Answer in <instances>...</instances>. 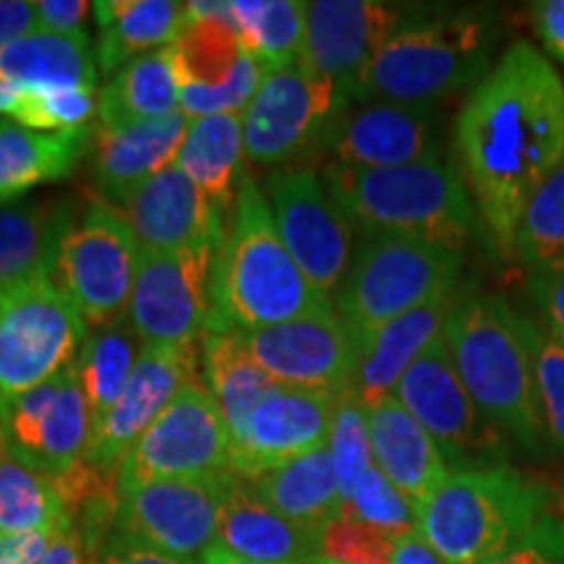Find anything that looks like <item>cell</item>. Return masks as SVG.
<instances>
[{"label":"cell","instance_id":"1","mask_svg":"<svg viewBox=\"0 0 564 564\" xmlns=\"http://www.w3.org/2000/svg\"><path fill=\"white\" fill-rule=\"evenodd\" d=\"M455 154L486 238L514 257L528 202L564 162V79L546 53L518 40L499 55L457 112Z\"/></svg>","mask_w":564,"mask_h":564},{"label":"cell","instance_id":"2","mask_svg":"<svg viewBox=\"0 0 564 564\" xmlns=\"http://www.w3.org/2000/svg\"><path fill=\"white\" fill-rule=\"evenodd\" d=\"M442 337L478 411L514 447L546 455L552 444L535 392L533 358L512 303L502 293L460 288Z\"/></svg>","mask_w":564,"mask_h":564},{"label":"cell","instance_id":"3","mask_svg":"<svg viewBox=\"0 0 564 564\" xmlns=\"http://www.w3.org/2000/svg\"><path fill=\"white\" fill-rule=\"evenodd\" d=\"M327 295L295 264L274 225L270 202L243 173L236 207L212 270L207 333H253L329 306Z\"/></svg>","mask_w":564,"mask_h":564},{"label":"cell","instance_id":"4","mask_svg":"<svg viewBox=\"0 0 564 564\" xmlns=\"http://www.w3.org/2000/svg\"><path fill=\"white\" fill-rule=\"evenodd\" d=\"M499 37L502 19L494 9L413 11L366 68L350 102L434 108L489 74Z\"/></svg>","mask_w":564,"mask_h":564},{"label":"cell","instance_id":"5","mask_svg":"<svg viewBox=\"0 0 564 564\" xmlns=\"http://www.w3.org/2000/svg\"><path fill=\"white\" fill-rule=\"evenodd\" d=\"M322 178L364 236L419 238L463 253L481 225L457 162L447 158L400 167L324 162Z\"/></svg>","mask_w":564,"mask_h":564},{"label":"cell","instance_id":"6","mask_svg":"<svg viewBox=\"0 0 564 564\" xmlns=\"http://www.w3.org/2000/svg\"><path fill=\"white\" fill-rule=\"evenodd\" d=\"M549 491L512 465L449 470L419 505V533L444 564H489L546 518Z\"/></svg>","mask_w":564,"mask_h":564},{"label":"cell","instance_id":"7","mask_svg":"<svg viewBox=\"0 0 564 564\" xmlns=\"http://www.w3.org/2000/svg\"><path fill=\"white\" fill-rule=\"evenodd\" d=\"M460 272V251L405 236H364L335 293V312L358 345L423 303L455 293Z\"/></svg>","mask_w":564,"mask_h":564},{"label":"cell","instance_id":"8","mask_svg":"<svg viewBox=\"0 0 564 564\" xmlns=\"http://www.w3.org/2000/svg\"><path fill=\"white\" fill-rule=\"evenodd\" d=\"M87 335V322L47 270L0 288V405L66 371Z\"/></svg>","mask_w":564,"mask_h":564},{"label":"cell","instance_id":"9","mask_svg":"<svg viewBox=\"0 0 564 564\" xmlns=\"http://www.w3.org/2000/svg\"><path fill=\"white\" fill-rule=\"evenodd\" d=\"M139 253L131 225L97 202L76 225L63 223L47 274L87 327H100L129 312Z\"/></svg>","mask_w":564,"mask_h":564},{"label":"cell","instance_id":"10","mask_svg":"<svg viewBox=\"0 0 564 564\" xmlns=\"http://www.w3.org/2000/svg\"><path fill=\"white\" fill-rule=\"evenodd\" d=\"M186 9L188 17L178 37L167 45L181 110L188 118L220 112L243 116L264 79V68L246 53L230 17V3L196 0L186 3Z\"/></svg>","mask_w":564,"mask_h":564},{"label":"cell","instance_id":"11","mask_svg":"<svg viewBox=\"0 0 564 564\" xmlns=\"http://www.w3.org/2000/svg\"><path fill=\"white\" fill-rule=\"evenodd\" d=\"M348 100L306 61L267 70L243 112V152L257 167H282L319 152V141Z\"/></svg>","mask_w":564,"mask_h":564},{"label":"cell","instance_id":"12","mask_svg":"<svg viewBox=\"0 0 564 564\" xmlns=\"http://www.w3.org/2000/svg\"><path fill=\"white\" fill-rule=\"evenodd\" d=\"M230 429L199 382L186 384L123 457L118 470L121 494L154 481L207 478L230 470Z\"/></svg>","mask_w":564,"mask_h":564},{"label":"cell","instance_id":"13","mask_svg":"<svg viewBox=\"0 0 564 564\" xmlns=\"http://www.w3.org/2000/svg\"><path fill=\"white\" fill-rule=\"evenodd\" d=\"M394 398L426 429L453 470L507 465L510 440L478 411L449 358L444 337L403 373Z\"/></svg>","mask_w":564,"mask_h":564},{"label":"cell","instance_id":"14","mask_svg":"<svg viewBox=\"0 0 564 564\" xmlns=\"http://www.w3.org/2000/svg\"><path fill=\"white\" fill-rule=\"evenodd\" d=\"M220 243L139 253L126 316L144 348H178L207 337L212 270Z\"/></svg>","mask_w":564,"mask_h":564},{"label":"cell","instance_id":"15","mask_svg":"<svg viewBox=\"0 0 564 564\" xmlns=\"http://www.w3.org/2000/svg\"><path fill=\"white\" fill-rule=\"evenodd\" d=\"M274 225L316 291L335 295L352 262V223L314 167L288 165L267 178Z\"/></svg>","mask_w":564,"mask_h":564},{"label":"cell","instance_id":"16","mask_svg":"<svg viewBox=\"0 0 564 564\" xmlns=\"http://www.w3.org/2000/svg\"><path fill=\"white\" fill-rule=\"evenodd\" d=\"M230 470L207 478L154 481L126 491L116 531L178 560L199 562L217 544Z\"/></svg>","mask_w":564,"mask_h":564},{"label":"cell","instance_id":"17","mask_svg":"<svg viewBox=\"0 0 564 564\" xmlns=\"http://www.w3.org/2000/svg\"><path fill=\"white\" fill-rule=\"evenodd\" d=\"M91 413L74 364L51 382L21 392L0 405V436L30 468L61 476L84 460Z\"/></svg>","mask_w":564,"mask_h":564},{"label":"cell","instance_id":"18","mask_svg":"<svg viewBox=\"0 0 564 564\" xmlns=\"http://www.w3.org/2000/svg\"><path fill=\"white\" fill-rule=\"evenodd\" d=\"M241 335L253 361L278 384L329 394L350 390L358 345L333 303L299 319Z\"/></svg>","mask_w":564,"mask_h":564},{"label":"cell","instance_id":"19","mask_svg":"<svg viewBox=\"0 0 564 564\" xmlns=\"http://www.w3.org/2000/svg\"><path fill=\"white\" fill-rule=\"evenodd\" d=\"M202 345L204 340L178 348H144L118 403L91 426L84 463L102 474H118L129 449L175 394L202 379Z\"/></svg>","mask_w":564,"mask_h":564},{"label":"cell","instance_id":"20","mask_svg":"<svg viewBox=\"0 0 564 564\" xmlns=\"http://www.w3.org/2000/svg\"><path fill=\"white\" fill-rule=\"evenodd\" d=\"M327 162L348 167H400L442 154L434 108L400 102H348L319 141Z\"/></svg>","mask_w":564,"mask_h":564},{"label":"cell","instance_id":"21","mask_svg":"<svg viewBox=\"0 0 564 564\" xmlns=\"http://www.w3.org/2000/svg\"><path fill=\"white\" fill-rule=\"evenodd\" d=\"M411 13L379 0H314L306 3L301 58L333 79L350 102L366 68Z\"/></svg>","mask_w":564,"mask_h":564},{"label":"cell","instance_id":"22","mask_svg":"<svg viewBox=\"0 0 564 564\" xmlns=\"http://www.w3.org/2000/svg\"><path fill=\"white\" fill-rule=\"evenodd\" d=\"M337 394L274 384L232 436L230 470L253 478L327 444Z\"/></svg>","mask_w":564,"mask_h":564},{"label":"cell","instance_id":"23","mask_svg":"<svg viewBox=\"0 0 564 564\" xmlns=\"http://www.w3.org/2000/svg\"><path fill=\"white\" fill-rule=\"evenodd\" d=\"M110 209L131 225L141 251H175L207 241L220 243L228 228L223 223V209L175 162Z\"/></svg>","mask_w":564,"mask_h":564},{"label":"cell","instance_id":"24","mask_svg":"<svg viewBox=\"0 0 564 564\" xmlns=\"http://www.w3.org/2000/svg\"><path fill=\"white\" fill-rule=\"evenodd\" d=\"M192 118L183 110L150 121L100 126L89 141V181L100 204L116 207L154 173L171 167Z\"/></svg>","mask_w":564,"mask_h":564},{"label":"cell","instance_id":"25","mask_svg":"<svg viewBox=\"0 0 564 564\" xmlns=\"http://www.w3.org/2000/svg\"><path fill=\"white\" fill-rule=\"evenodd\" d=\"M217 544L264 564H306L319 556V533L274 510L232 470L220 507Z\"/></svg>","mask_w":564,"mask_h":564},{"label":"cell","instance_id":"26","mask_svg":"<svg viewBox=\"0 0 564 564\" xmlns=\"http://www.w3.org/2000/svg\"><path fill=\"white\" fill-rule=\"evenodd\" d=\"M366 405L373 465L419 507L449 476V463L394 394Z\"/></svg>","mask_w":564,"mask_h":564},{"label":"cell","instance_id":"27","mask_svg":"<svg viewBox=\"0 0 564 564\" xmlns=\"http://www.w3.org/2000/svg\"><path fill=\"white\" fill-rule=\"evenodd\" d=\"M457 291L423 303L411 314L384 324L382 329H377L364 343H358V364L350 390L361 398V403L394 394L400 379L415 364V358L436 337H442L444 322H447Z\"/></svg>","mask_w":564,"mask_h":564},{"label":"cell","instance_id":"28","mask_svg":"<svg viewBox=\"0 0 564 564\" xmlns=\"http://www.w3.org/2000/svg\"><path fill=\"white\" fill-rule=\"evenodd\" d=\"M91 11L100 24L97 70L102 76H116L139 55L171 45L188 17L178 0H100Z\"/></svg>","mask_w":564,"mask_h":564},{"label":"cell","instance_id":"29","mask_svg":"<svg viewBox=\"0 0 564 564\" xmlns=\"http://www.w3.org/2000/svg\"><path fill=\"white\" fill-rule=\"evenodd\" d=\"M91 126L82 131L42 133L17 121H0V204L17 202L40 183L66 178L89 152Z\"/></svg>","mask_w":564,"mask_h":564},{"label":"cell","instance_id":"30","mask_svg":"<svg viewBox=\"0 0 564 564\" xmlns=\"http://www.w3.org/2000/svg\"><path fill=\"white\" fill-rule=\"evenodd\" d=\"M246 481L264 502L308 531L322 533V528L343 510L340 486H337L327 444L299 460L264 470Z\"/></svg>","mask_w":564,"mask_h":564},{"label":"cell","instance_id":"31","mask_svg":"<svg viewBox=\"0 0 564 564\" xmlns=\"http://www.w3.org/2000/svg\"><path fill=\"white\" fill-rule=\"evenodd\" d=\"M243 158V118L220 112L188 121L175 165L225 212L236 207Z\"/></svg>","mask_w":564,"mask_h":564},{"label":"cell","instance_id":"32","mask_svg":"<svg viewBox=\"0 0 564 564\" xmlns=\"http://www.w3.org/2000/svg\"><path fill=\"white\" fill-rule=\"evenodd\" d=\"M0 76L17 87H97L89 37L32 32L0 51Z\"/></svg>","mask_w":564,"mask_h":564},{"label":"cell","instance_id":"33","mask_svg":"<svg viewBox=\"0 0 564 564\" xmlns=\"http://www.w3.org/2000/svg\"><path fill=\"white\" fill-rule=\"evenodd\" d=\"M202 379L217 400L230 429V440L243 429L249 413L272 390L274 379L253 361L251 350L236 329L207 333L202 345Z\"/></svg>","mask_w":564,"mask_h":564},{"label":"cell","instance_id":"34","mask_svg":"<svg viewBox=\"0 0 564 564\" xmlns=\"http://www.w3.org/2000/svg\"><path fill=\"white\" fill-rule=\"evenodd\" d=\"M144 343L131 327L129 316L91 327L79 356L74 361L84 398H87L91 426L100 423L118 403L133 369H137Z\"/></svg>","mask_w":564,"mask_h":564},{"label":"cell","instance_id":"35","mask_svg":"<svg viewBox=\"0 0 564 564\" xmlns=\"http://www.w3.org/2000/svg\"><path fill=\"white\" fill-rule=\"evenodd\" d=\"M181 110V91L167 47L139 55L100 91V126H123Z\"/></svg>","mask_w":564,"mask_h":564},{"label":"cell","instance_id":"36","mask_svg":"<svg viewBox=\"0 0 564 564\" xmlns=\"http://www.w3.org/2000/svg\"><path fill=\"white\" fill-rule=\"evenodd\" d=\"M230 17L246 53L267 70L301 58L306 37V3L299 0H232Z\"/></svg>","mask_w":564,"mask_h":564},{"label":"cell","instance_id":"37","mask_svg":"<svg viewBox=\"0 0 564 564\" xmlns=\"http://www.w3.org/2000/svg\"><path fill=\"white\" fill-rule=\"evenodd\" d=\"M63 223L47 204H0V288L47 270Z\"/></svg>","mask_w":564,"mask_h":564},{"label":"cell","instance_id":"38","mask_svg":"<svg viewBox=\"0 0 564 564\" xmlns=\"http://www.w3.org/2000/svg\"><path fill=\"white\" fill-rule=\"evenodd\" d=\"M68 523L55 478L21 463L0 436V533L42 531Z\"/></svg>","mask_w":564,"mask_h":564},{"label":"cell","instance_id":"39","mask_svg":"<svg viewBox=\"0 0 564 564\" xmlns=\"http://www.w3.org/2000/svg\"><path fill=\"white\" fill-rule=\"evenodd\" d=\"M514 259L525 270L564 259V162L528 202L514 236Z\"/></svg>","mask_w":564,"mask_h":564},{"label":"cell","instance_id":"40","mask_svg":"<svg viewBox=\"0 0 564 564\" xmlns=\"http://www.w3.org/2000/svg\"><path fill=\"white\" fill-rule=\"evenodd\" d=\"M327 449H329V457H333L335 478H337V486H340V497L345 505L350 499L352 489L358 486V481H361V478L373 468L366 405L352 390H345L337 394Z\"/></svg>","mask_w":564,"mask_h":564},{"label":"cell","instance_id":"41","mask_svg":"<svg viewBox=\"0 0 564 564\" xmlns=\"http://www.w3.org/2000/svg\"><path fill=\"white\" fill-rule=\"evenodd\" d=\"M100 110L97 87H21L13 121L42 133L89 129Z\"/></svg>","mask_w":564,"mask_h":564},{"label":"cell","instance_id":"42","mask_svg":"<svg viewBox=\"0 0 564 564\" xmlns=\"http://www.w3.org/2000/svg\"><path fill=\"white\" fill-rule=\"evenodd\" d=\"M523 335L533 358L535 392L552 449L564 455V345L549 335L544 324L520 314Z\"/></svg>","mask_w":564,"mask_h":564},{"label":"cell","instance_id":"43","mask_svg":"<svg viewBox=\"0 0 564 564\" xmlns=\"http://www.w3.org/2000/svg\"><path fill=\"white\" fill-rule=\"evenodd\" d=\"M343 510L392 535H405L419 528V507L377 465L358 481Z\"/></svg>","mask_w":564,"mask_h":564},{"label":"cell","instance_id":"44","mask_svg":"<svg viewBox=\"0 0 564 564\" xmlns=\"http://www.w3.org/2000/svg\"><path fill=\"white\" fill-rule=\"evenodd\" d=\"M400 535L373 528L340 510L319 533V556L333 564H392Z\"/></svg>","mask_w":564,"mask_h":564},{"label":"cell","instance_id":"45","mask_svg":"<svg viewBox=\"0 0 564 564\" xmlns=\"http://www.w3.org/2000/svg\"><path fill=\"white\" fill-rule=\"evenodd\" d=\"M525 293L541 314V324L564 345V259L525 272Z\"/></svg>","mask_w":564,"mask_h":564},{"label":"cell","instance_id":"46","mask_svg":"<svg viewBox=\"0 0 564 564\" xmlns=\"http://www.w3.org/2000/svg\"><path fill=\"white\" fill-rule=\"evenodd\" d=\"M489 564H564L562 523L546 514L525 539H520Z\"/></svg>","mask_w":564,"mask_h":564},{"label":"cell","instance_id":"47","mask_svg":"<svg viewBox=\"0 0 564 564\" xmlns=\"http://www.w3.org/2000/svg\"><path fill=\"white\" fill-rule=\"evenodd\" d=\"M37 30L61 34V37H84V21L91 11V3L84 0H37Z\"/></svg>","mask_w":564,"mask_h":564},{"label":"cell","instance_id":"48","mask_svg":"<svg viewBox=\"0 0 564 564\" xmlns=\"http://www.w3.org/2000/svg\"><path fill=\"white\" fill-rule=\"evenodd\" d=\"M95 564H199V562H188V560H178V556L162 554L158 549L139 544V541L129 539V535L112 531L110 539L105 541V546L97 554Z\"/></svg>","mask_w":564,"mask_h":564},{"label":"cell","instance_id":"49","mask_svg":"<svg viewBox=\"0 0 564 564\" xmlns=\"http://www.w3.org/2000/svg\"><path fill=\"white\" fill-rule=\"evenodd\" d=\"M535 37L544 45L546 58L564 63V0H539L531 6Z\"/></svg>","mask_w":564,"mask_h":564},{"label":"cell","instance_id":"50","mask_svg":"<svg viewBox=\"0 0 564 564\" xmlns=\"http://www.w3.org/2000/svg\"><path fill=\"white\" fill-rule=\"evenodd\" d=\"M61 528H42V531L26 533H0V564H40Z\"/></svg>","mask_w":564,"mask_h":564},{"label":"cell","instance_id":"51","mask_svg":"<svg viewBox=\"0 0 564 564\" xmlns=\"http://www.w3.org/2000/svg\"><path fill=\"white\" fill-rule=\"evenodd\" d=\"M37 32V11L26 0H0V51Z\"/></svg>","mask_w":564,"mask_h":564},{"label":"cell","instance_id":"52","mask_svg":"<svg viewBox=\"0 0 564 564\" xmlns=\"http://www.w3.org/2000/svg\"><path fill=\"white\" fill-rule=\"evenodd\" d=\"M40 564H89L87 549H84V541L79 531L74 525H63L55 539L47 546L45 556H42Z\"/></svg>","mask_w":564,"mask_h":564},{"label":"cell","instance_id":"53","mask_svg":"<svg viewBox=\"0 0 564 564\" xmlns=\"http://www.w3.org/2000/svg\"><path fill=\"white\" fill-rule=\"evenodd\" d=\"M392 564H444L442 556L426 544V539L419 533V528L411 533L400 535L398 546H394Z\"/></svg>","mask_w":564,"mask_h":564},{"label":"cell","instance_id":"54","mask_svg":"<svg viewBox=\"0 0 564 564\" xmlns=\"http://www.w3.org/2000/svg\"><path fill=\"white\" fill-rule=\"evenodd\" d=\"M19 100H21V87L0 76V116L13 118V112L19 108Z\"/></svg>","mask_w":564,"mask_h":564},{"label":"cell","instance_id":"55","mask_svg":"<svg viewBox=\"0 0 564 564\" xmlns=\"http://www.w3.org/2000/svg\"><path fill=\"white\" fill-rule=\"evenodd\" d=\"M199 564H264V562L246 560V556H238V554L228 552V549H225L223 544H215L207 554L202 556Z\"/></svg>","mask_w":564,"mask_h":564},{"label":"cell","instance_id":"56","mask_svg":"<svg viewBox=\"0 0 564 564\" xmlns=\"http://www.w3.org/2000/svg\"><path fill=\"white\" fill-rule=\"evenodd\" d=\"M306 564H333V562H327V560H322V556H316V560H312V562H306Z\"/></svg>","mask_w":564,"mask_h":564},{"label":"cell","instance_id":"57","mask_svg":"<svg viewBox=\"0 0 564 564\" xmlns=\"http://www.w3.org/2000/svg\"><path fill=\"white\" fill-rule=\"evenodd\" d=\"M562 502H564V481H562Z\"/></svg>","mask_w":564,"mask_h":564},{"label":"cell","instance_id":"58","mask_svg":"<svg viewBox=\"0 0 564 564\" xmlns=\"http://www.w3.org/2000/svg\"><path fill=\"white\" fill-rule=\"evenodd\" d=\"M562 533H564V523H562Z\"/></svg>","mask_w":564,"mask_h":564}]
</instances>
